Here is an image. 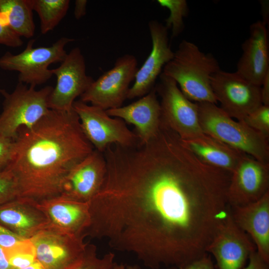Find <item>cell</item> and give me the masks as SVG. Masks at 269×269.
Listing matches in <instances>:
<instances>
[{
	"label": "cell",
	"instance_id": "obj_33",
	"mask_svg": "<svg viewBox=\"0 0 269 269\" xmlns=\"http://www.w3.org/2000/svg\"><path fill=\"white\" fill-rule=\"evenodd\" d=\"M168 269H215L211 256L206 254L201 258L179 267H171Z\"/></svg>",
	"mask_w": 269,
	"mask_h": 269
},
{
	"label": "cell",
	"instance_id": "obj_4",
	"mask_svg": "<svg viewBox=\"0 0 269 269\" xmlns=\"http://www.w3.org/2000/svg\"><path fill=\"white\" fill-rule=\"evenodd\" d=\"M203 132L258 160L269 164V138L242 121H236L216 104L197 103Z\"/></svg>",
	"mask_w": 269,
	"mask_h": 269
},
{
	"label": "cell",
	"instance_id": "obj_6",
	"mask_svg": "<svg viewBox=\"0 0 269 269\" xmlns=\"http://www.w3.org/2000/svg\"><path fill=\"white\" fill-rule=\"evenodd\" d=\"M74 39L63 37L49 46L33 47L30 39L20 53L6 52L0 57V68L19 73L18 82L36 87L46 82L53 76L49 66L61 62L67 54L65 46Z\"/></svg>",
	"mask_w": 269,
	"mask_h": 269
},
{
	"label": "cell",
	"instance_id": "obj_8",
	"mask_svg": "<svg viewBox=\"0 0 269 269\" xmlns=\"http://www.w3.org/2000/svg\"><path fill=\"white\" fill-rule=\"evenodd\" d=\"M137 69L134 55L126 54L118 58L112 68L92 82L80 100L105 110L122 106Z\"/></svg>",
	"mask_w": 269,
	"mask_h": 269
},
{
	"label": "cell",
	"instance_id": "obj_40",
	"mask_svg": "<svg viewBox=\"0 0 269 269\" xmlns=\"http://www.w3.org/2000/svg\"><path fill=\"white\" fill-rule=\"evenodd\" d=\"M13 269H45L42 265L37 261L32 264L23 268H17Z\"/></svg>",
	"mask_w": 269,
	"mask_h": 269
},
{
	"label": "cell",
	"instance_id": "obj_37",
	"mask_svg": "<svg viewBox=\"0 0 269 269\" xmlns=\"http://www.w3.org/2000/svg\"><path fill=\"white\" fill-rule=\"evenodd\" d=\"M0 269H13L6 256L4 248L0 246Z\"/></svg>",
	"mask_w": 269,
	"mask_h": 269
},
{
	"label": "cell",
	"instance_id": "obj_13",
	"mask_svg": "<svg viewBox=\"0 0 269 269\" xmlns=\"http://www.w3.org/2000/svg\"><path fill=\"white\" fill-rule=\"evenodd\" d=\"M256 250L249 236L234 222L230 209L219 225L206 252L214 257L219 269H243Z\"/></svg>",
	"mask_w": 269,
	"mask_h": 269
},
{
	"label": "cell",
	"instance_id": "obj_2",
	"mask_svg": "<svg viewBox=\"0 0 269 269\" xmlns=\"http://www.w3.org/2000/svg\"><path fill=\"white\" fill-rule=\"evenodd\" d=\"M14 140L12 160L5 169L16 180L18 198L35 202L60 195L68 173L94 149L73 109H50L31 128H20Z\"/></svg>",
	"mask_w": 269,
	"mask_h": 269
},
{
	"label": "cell",
	"instance_id": "obj_32",
	"mask_svg": "<svg viewBox=\"0 0 269 269\" xmlns=\"http://www.w3.org/2000/svg\"><path fill=\"white\" fill-rule=\"evenodd\" d=\"M23 240L24 239L0 224V246L3 248H11Z\"/></svg>",
	"mask_w": 269,
	"mask_h": 269
},
{
	"label": "cell",
	"instance_id": "obj_16",
	"mask_svg": "<svg viewBox=\"0 0 269 269\" xmlns=\"http://www.w3.org/2000/svg\"><path fill=\"white\" fill-rule=\"evenodd\" d=\"M106 173V162L103 153L94 149L68 173L60 195L89 202L101 189Z\"/></svg>",
	"mask_w": 269,
	"mask_h": 269
},
{
	"label": "cell",
	"instance_id": "obj_19",
	"mask_svg": "<svg viewBox=\"0 0 269 269\" xmlns=\"http://www.w3.org/2000/svg\"><path fill=\"white\" fill-rule=\"evenodd\" d=\"M106 111L111 117L133 125L140 143L147 142L152 138L160 126L161 108L154 87L129 105Z\"/></svg>",
	"mask_w": 269,
	"mask_h": 269
},
{
	"label": "cell",
	"instance_id": "obj_21",
	"mask_svg": "<svg viewBox=\"0 0 269 269\" xmlns=\"http://www.w3.org/2000/svg\"><path fill=\"white\" fill-rule=\"evenodd\" d=\"M0 224L24 239H29L49 225L36 202L17 198L0 205Z\"/></svg>",
	"mask_w": 269,
	"mask_h": 269
},
{
	"label": "cell",
	"instance_id": "obj_18",
	"mask_svg": "<svg viewBox=\"0 0 269 269\" xmlns=\"http://www.w3.org/2000/svg\"><path fill=\"white\" fill-rule=\"evenodd\" d=\"M36 205L50 226L72 235L85 237L91 221L88 202L58 195L36 202Z\"/></svg>",
	"mask_w": 269,
	"mask_h": 269
},
{
	"label": "cell",
	"instance_id": "obj_35",
	"mask_svg": "<svg viewBox=\"0 0 269 269\" xmlns=\"http://www.w3.org/2000/svg\"><path fill=\"white\" fill-rule=\"evenodd\" d=\"M261 94L262 105L269 106V72L261 86Z\"/></svg>",
	"mask_w": 269,
	"mask_h": 269
},
{
	"label": "cell",
	"instance_id": "obj_5",
	"mask_svg": "<svg viewBox=\"0 0 269 269\" xmlns=\"http://www.w3.org/2000/svg\"><path fill=\"white\" fill-rule=\"evenodd\" d=\"M18 82L10 93L0 89L3 96L0 114V133L14 139L21 128H30L49 112V98L53 87L45 86L40 90Z\"/></svg>",
	"mask_w": 269,
	"mask_h": 269
},
{
	"label": "cell",
	"instance_id": "obj_29",
	"mask_svg": "<svg viewBox=\"0 0 269 269\" xmlns=\"http://www.w3.org/2000/svg\"><path fill=\"white\" fill-rule=\"evenodd\" d=\"M19 197L16 180L7 169L0 171V205Z\"/></svg>",
	"mask_w": 269,
	"mask_h": 269
},
{
	"label": "cell",
	"instance_id": "obj_17",
	"mask_svg": "<svg viewBox=\"0 0 269 269\" xmlns=\"http://www.w3.org/2000/svg\"><path fill=\"white\" fill-rule=\"evenodd\" d=\"M269 37L266 24L258 20L250 27L249 37L242 45V54L236 72L249 82L261 86L269 72Z\"/></svg>",
	"mask_w": 269,
	"mask_h": 269
},
{
	"label": "cell",
	"instance_id": "obj_12",
	"mask_svg": "<svg viewBox=\"0 0 269 269\" xmlns=\"http://www.w3.org/2000/svg\"><path fill=\"white\" fill-rule=\"evenodd\" d=\"M51 70L57 81L49 96V109L71 111L75 99L80 97L94 81L86 73L85 61L80 49L73 48L60 66Z\"/></svg>",
	"mask_w": 269,
	"mask_h": 269
},
{
	"label": "cell",
	"instance_id": "obj_20",
	"mask_svg": "<svg viewBox=\"0 0 269 269\" xmlns=\"http://www.w3.org/2000/svg\"><path fill=\"white\" fill-rule=\"evenodd\" d=\"M230 210L235 223L249 236L259 255L269 263V192L255 202L230 207Z\"/></svg>",
	"mask_w": 269,
	"mask_h": 269
},
{
	"label": "cell",
	"instance_id": "obj_38",
	"mask_svg": "<svg viewBox=\"0 0 269 269\" xmlns=\"http://www.w3.org/2000/svg\"><path fill=\"white\" fill-rule=\"evenodd\" d=\"M112 269H140L137 265H128L115 263Z\"/></svg>",
	"mask_w": 269,
	"mask_h": 269
},
{
	"label": "cell",
	"instance_id": "obj_26",
	"mask_svg": "<svg viewBox=\"0 0 269 269\" xmlns=\"http://www.w3.org/2000/svg\"><path fill=\"white\" fill-rule=\"evenodd\" d=\"M115 257L114 253L110 252L99 257L96 246L88 243L80 259L66 269H112Z\"/></svg>",
	"mask_w": 269,
	"mask_h": 269
},
{
	"label": "cell",
	"instance_id": "obj_25",
	"mask_svg": "<svg viewBox=\"0 0 269 269\" xmlns=\"http://www.w3.org/2000/svg\"><path fill=\"white\" fill-rule=\"evenodd\" d=\"M157 3L169 10V15L165 19L166 27L171 29L172 38L180 35L185 27L184 18L188 14L189 7L185 0H158Z\"/></svg>",
	"mask_w": 269,
	"mask_h": 269
},
{
	"label": "cell",
	"instance_id": "obj_27",
	"mask_svg": "<svg viewBox=\"0 0 269 269\" xmlns=\"http://www.w3.org/2000/svg\"><path fill=\"white\" fill-rule=\"evenodd\" d=\"M4 250L13 269L26 267L36 261L34 248L29 239H24L14 246Z\"/></svg>",
	"mask_w": 269,
	"mask_h": 269
},
{
	"label": "cell",
	"instance_id": "obj_28",
	"mask_svg": "<svg viewBox=\"0 0 269 269\" xmlns=\"http://www.w3.org/2000/svg\"><path fill=\"white\" fill-rule=\"evenodd\" d=\"M241 121L269 138V106L262 105Z\"/></svg>",
	"mask_w": 269,
	"mask_h": 269
},
{
	"label": "cell",
	"instance_id": "obj_14",
	"mask_svg": "<svg viewBox=\"0 0 269 269\" xmlns=\"http://www.w3.org/2000/svg\"><path fill=\"white\" fill-rule=\"evenodd\" d=\"M269 192V164L244 153L231 172L227 192L230 207L255 202Z\"/></svg>",
	"mask_w": 269,
	"mask_h": 269
},
{
	"label": "cell",
	"instance_id": "obj_36",
	"mask_svg": "<svg viewBox=\"0 0 269 269\" xmlns=\"http://www.w3.org/2000/svg\"><path fill=\"white\" fill-rule=\"evenodd\" d=\"M87 1L85 0H77L75 2L74 16L79 19L86 14Z\"/></svg>",
	"mask_w": 269,
	"mask_h": 269
},
{
	"label": "cell",
	"instance_id": "obj_1",
	"mask_svg": "<svg viewBox=\"0 0 269 269\" xmlns=\"http://www.w3.org/2000/svg\"><path fill=\"white\" fill-rule=\"evenodd\" d=\"M104 156L105 179L89 202L92 238L152 269L207 254L230 210L231 173L202 161L163 123L147 142L114 144Z\"/></svg>",
	"mask_w": 269,
	"mask_h": 269
},
{
	"label": "cell",
	"instance_id": "obj_23",
	"mask_svg": "<svg viewBox=\"0 0 269 269\" xmlns=\"http://www.w3.org/2000/svg\"><path fill=\"white\" fill-rule=\"evenodd\" d=\"M33 10V0H0V11L7 14L9 28L20 37L34 34Z\"/></svg>",
	"mask_w": 269,
	"mask_h": 269
},
{
	"label": "cell",
	"instance_id": "obj_15",
	"mask_svg": "<svg viewBox=\"0 0 269 269\" xmlns=\"http://www.w3.org/2000/svg\"><path fill=\"white\" fill-rule=\"evenodd\" d=\"M148 26L152 41L151 51L136 71L134 82L127 96L128 99L140 98L153 89L164 66L174 56L166 26L156 20L150 21Z\"/></svg>",
	"mask_w": 269,
	"mask_h": 269
},
{
	"label": "cell",
	"instance_id": "obj_9",
	"mask_svg": "<svg viewBox=\"0 0 269 269\" xmlns=\"http://www.w3.org/2000/svg\"><path fill=\"white\" fill-rule=\"evenodd\" d=\"M159 78L154 88L160 97L161 119L182 139L204 134L197 103L187 99L172 78L163 73Z\"/></svg>",
	"mask_w": 269,
	"mask_h": 269
},
{
	"label": "cell",
	"instance_id": "obj_30",
	"mask_svg": "<svg viewBox=\"0 0 269 269\" xmlns=\"http://www.w3.org/2000/svg\"><path fill=\"white\" fill-rule=\"evenodd\" d=\"M14 148V140L0 133V171L10 163Z\"/></svg>",
	"mask_w": 269,
	"mask_h": 269
},
{
	"label": "cell",
	"instance_id": "obj_24",
	"mask_svg": "<svg viewBox=\"0 0 269 269\" xmlns=\"http://www.w3.org/2000/svg\"><path fill=\"white\" fill-rule=\"evenodd\" d=\"M69 0H33V9L40 20V31L44 34L53 30L65 16Z\"/></svg>",
	"mask_w": 269,
	"mask_h": 269
},
{
	"label": "cell",
	"instance_id": "obj_39",
	"mask_svg": "<svg viewBox=\"0 0 269 269\" xmlns=\"http://www.w3.org/2000/svg\"><path fill=\"white\" fill-rule=\"evenodd\" d=\"M9 21L7 14L4 11H0V25L9 27Z\"/></svg>",
	"mask_w": 269,
	"mask_h": 269
},
{
	"label": "cell",
	"instance_id": "obj_11",
	"mask_svg": "<svg viewBox=\"0 0 269 269\" xmlns=\"http://www.w3.org/2000/svg\"><path fill=\"white\" fill-rule=\"evenodd\" d=\"M84 236H75L49 225L32 238L36 259L45 269H66L84 253Z\"/></svg>",
	"mask_w": 269,
	"mask_h": 269
},
{
	"label": "cell",
	"instance_id": "obj_31",
	"mask_svg": "<svg viewBox=\"0 0 269 269\" xmlns=\"http://www.w3.org/2000/svg\"><path fill=\"white\" fill-rule=\"evenodd\" d=\"M23 41L9 27L0 25V44L12 47L22 46Z\"/></svg>",
	"mask_w": 269,
	"mask_h": 269
},
{
	"label": "cell",
	"instance_id": "obj_7",
	"mask_svg": "<svg viewBox=\"0 0 269 269\" xmlns=\"http://www.w3.org/2000/svg\"><path fill=\"white\" fill-rule=\"evenodd\" d=\"M73 109L84 135L95 149L103 153L111 144L130 146L139 142L136 133L123 120L109 116L106 110L80 100L74 102Z\"/></svg>",
	"mask_w": 269,
	"mask_h": 269
},
{
	"label": "cell",
	"instance_id": "obj_3",
	"mask_svg": "<svg viewBox=\"0 0 269 269\" xmlns=\"http://www.w3.org/2000/svg\"><path fill=\"white\" fill-rule=\"evenodd\" d=\"M220 69L218 60L211 53H204L195 43L183 40L162 73L172 78L189 100L216 104L211 79Z\"/></svg>",
	"mask_w": 269,
	"mask_h": 269
},
{
	"label": "cell",
	"instance_id": "obj_22",
	"mask_svg": "<svg viewBox=\"0 0 269 269\" xmlns=\"http://www.w3.org/2000/svg\"><path fill=\"white\" fill-rule=\"evenodd\" d=\"M182 140L202 161L231 173L244 154L204 133Z\"/></svg>",
	"mask_w": 269,
	"mask_h": 269
},
{
	"label": "cell",
	"instance_id": "obj_34",
	"mask_svg": "<svg viewBox=\"0 0 269 269\" xmlns=\"http://www.w3.org/2000/svg\"><path fill=\"white\" fill-rule=\"evenodd\" d=\"M248 264L243 269H269V263L264 260L257 250L250 255Z\"/></svg>",
	"mask_w": 269,
	"mask_h": 269
},
{
	"label": "cell",
	"instance_id": "obj_10",
	"mask_svg": "<svg viewBox=\"0 0 269 269\" xmlns=\"http://www.w3.org/2000/svg\"><path fill=\"white\" fill-rule=\"evenodd\" d=\"M212 91L220 108L231 118L242 121L262 105L261 86L238 73L220 69L211 79Z\"/></svg>",
	"mask_w": 269,
	"mask_h": 269
}]
</instances>
